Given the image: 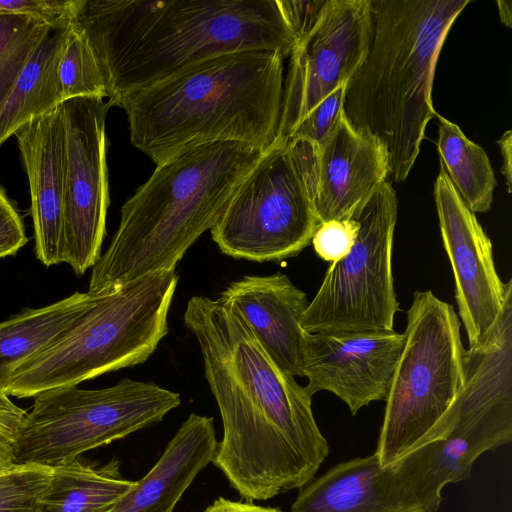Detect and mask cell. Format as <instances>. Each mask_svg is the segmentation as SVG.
Returning <instances> with one entry per match:
<instances>
[{"instance_id":"17","label":"cell","mask_w":512,"mask_h":512,"mask_svg":"<svg viewBox=\"0 0 512 512\" xmlns=\"http://www.w3.org/2000/svg\"><path fill=\"white\" fill-rule=\"evenodd\" d=\"M29 183L35 254L45 266L63 262L65 131L60 105L15 135Z\"/></svg>"},{"instance_id":"18","label":"cell","mask_w":512,"mask_h":512,"mask_svg":"<svg viewBox=\"0 0 512 512\" xmlns=\"http://www.w3.org/2000/svg\"><path fill=\"white\" fill-rule=\"evenodd\" d=\"M220 300L246 324L268 356L285 372L302 375V345L306 331L301 318L307 295L287 275L244 276L230 283Z\"/></svg>"},{"instance_id":"26","label":"cell","mask_w":512,"mask_h":512,"mask_svg":"<svg viewBox=\"0 0 512 512\" xmlns=\"http://www.w3.org/2000/svg\"><path fill=\"white\" fill-rule=\"evenodd\" d=\"M63 101L73 98H107L106 82L97 58L80 26H67L58 67Z\"/></svg>"},{"instance_id":"32","label":"cell","mask_w":512,"mask_h":512,"mask_svg":"<svg viewBox=\"0 0 512 512\" xmlns=\"http://www.w3.org/2000/svg\"><path fill=\"white\" fill-rule=\"evenodd\" d=\"M27 242L22 216L0 184V259L16 255Z\"/></svg>"},{"instance_id":"9","label":"cell","mask_w":512,"mask_h":512,"mask_svg":"<svg viewBox=\"0 0 512 512\" xmlns=\"http://www.w3.org/2000/svg\"><path fill=\"white\" fill-rule=\"evenodd\" d=\"M180 394L153 382L124 378L101 389H53L34 398L14 444L15 463L48 467L79 458L159 423Z\"/></svg>"},{"instance_id":"10","label":"cell","mask_w":512,"mask_h":512,"mask_svg":"<svg viewBox=\"0 0 512 512\" xmlns=\"http://www.w3.org/2000/svg\"><path fill=\"white\" fill-rule=\"evenodd\" d=\"M398 200L383 182L349 216L358 223L349 252L331 263L301 318L308 333L394 330L400 311L392 271Z\"/></svg>"},{"instance_id":"5","label":"cell","mask_w":512,"mask_h":512,"mask_svg":"<svg viewBox=\"0 0 512 512\" xmlns=\"http://www.w3.org/2000/svg\"><path fill=\"white\" fill-rule=\"evenodd\" d=\"M177 282L175 270H162L97 294L78 324L21 364L3 390L8 396L35 398L144 363L168 333Z\"/></svg>"},{"instance_id":"28","label":"cell","mask_w":512,"mask_h":512,"mask_svg":"<svg viewBox=\"0 0 512 512\" xmlns=\"http://www.w3.org/2000/svg\"><path fill=\"white\" fill-rule=\"evenodd\" d=\"M52 467L14 463L0 470V512H36Z\"/></svg>"},{"instance_id":"1","label":"cell","mask_w":512,"mask_h":512,"mask_svg":"<svg viewBox=\"0 0 512 512\" xmlns=\"http://www.w3.org/2000/svg\"><path fill=\"white\" fill-rule=\"evenodd\" d=\"M195 335L223 437L213 464L248 502L309 483L329 453L305 386L264 351L222 300L193 296L184 313Z\"/></svg>"},{"instance_id":"14","label":"cell","mask_w":512,"mask_h":512,"mask_svg":"<svg viewBox=\"0 0 512 512\" xmlns=\"http://www.w3.org/2000/svg\"><path fill=\"white\" fill-rule=\"evenodd\" d=\"M405 343L404 333L361 331L308 333L302 345V375L313 396L329 391L355 415L373 401H386Z\"/></svg>"},{"instance_id":"35","label":"cell","mask_w":512,"mask_h":512,"mask_svg":"<svg viewBox=\"0 0 512 512\" xmlns=\"http://www.w3.org/2000/svg\"><path fill=\"white\" fill-rule=\"evenodd\" d=\"M203 512H283L279 508L263 507L253 504L252 502H237L225 499L223 497L217 498L211 505H209Z\"/></svg>"},{"instance_id":"2","label":"cell","mask_w":512,"mask_h":512,"mask_svg":"<svg viewBox=\"0 0 512 512\" xmlns=\"http://www.w3.org/2000/svg\"><path fill=\"white\" fill-rule=\"evenodd\" d=\"M284 57L250 50L221 55L123 94L131 144L158 164L202 144L270 149L277 140Z\"/></svg>"},{"instance_id":"11","label":"cell","mask_w":512,"mask_h":512,"mask_svg":"<svg viewBox=\"0 0 512 512\" xmlns=\"http://www.w3.org/2000/svg\"><path fill=\"white\" fill-rule=\"evenodd\" d=\"M103 98L60 104L65 131L63 262L83 275L101 256L109 207L106 116Z\"/></svg>"},{"instance_id":"31","label":"cell","mask_w":512,"mask_h":512,"mask_svg":"<svg viewBox=\"0 0 512 512\" xmlns=\"http://www.w3.org/2000/svg\"><path fill=\"white\" fill-rule=\"evenodd\" d=\"M80 0H0V14H25L53 27H66L74 20Z\"/></svg>"},{"instance_id":"29","label":"cell","mask_w":512,"mask_h":512,"mask_svg":"<svg viewBox=\"0 0 512 512\" xmlns=\"http://www.w3.org/2000/svg\"><path fill=\"white\" fill-rule=\"evenodd\" d=\"M346 84L337 87L318 102L288 139H301L318 147L333 131L343 114Z\"/></svg>"},{"instance_id":"21","label":"cell","mask_w":512,"mask_h":512,"mask_svg":"<svg viewBox=\"0 0 512 512\" xmlns=\"http://www.w3.org/2000/svg\"><path fill=\"white\" fill-rule=\"evenodd\" d=\"M97 299L89 292L72 295L41 308L22 310L0 322V387L25 361L65 336Z\"/></svg>"},{"instance_id":"6","label":"cell","mask_w":512,"mask_h":512,"mask_svg":"<svg viewBox=\"0 0 512 512\" xmlns=\"http://www.w3.org/2000/svg\"><path fill=\"white\" fill-rule=\"evenodd\" d=\"M296 40L277 0H169L116 66L111 106L128 91L225 54L270 50L284 58Z\"/></svg>"},{"instance_id":"13","label":"cell","mask_w":512,"mask_h":512,"mask_svg":"<svg viewBox=\"0 0 512 512\" xmlns=\"http://www.w3.org/2000/svg\"><path fill=\"white\" fill-rule=\"evenodd\" d=\"M422 453L388 466L375 453L342 462L303 486L291 512H436L442 490Z\"/></svg>"},{"instance_id":"7","label":"cell","mask_w":512,"mask_h":512,"mask_svg":"<svg viewBox=\"0 0 512 512\" xmlns=\"http://www.w3.org/2000/svg\"><path fill=\"white\" fill-rule=\"evenodd\" d=\"M375 454L391 465L452 428L464 387L460 320L431 290L415 291Z\"/></svg>"},{"instance_id":"34","label":"cell","mask_w":512,"mask_h":512,"mask_svg":"<svg viewBox=\"0 0 512 512\" xmlns=\"http://www.w3.org/2000/svg\"><path fill=\"white\" fill-rule=\"evenodd\" d=\"M25 416L0 413V470L15 463L14 444Z\"/></svg>"},{"instance_id":"38","label":"cell","mask_w":512,"mask_h":512,"mask_svg":"<svg viewBox=\"0 0 512 512\" xmlns=\"http://www.w3.org/2000/svg\"><path fill=\"white\" fill-rule=\"evenodd\" d=\"M496 4H497V7H498L499 17H500L501 22L505 26L511 28L512 27V7H511V2L510 1L497 0Z\"/></svg>"},{"instance_id":"15","label":"cell","mask_w":512,"mask_h":512,"mask_svg":"<svg viewBox=\"0 0 512 512\" xmlns=\"http://www.w3.org/2000/svg\"><path fill=\"white\" fill-rule=\"evenodd\" d=\"M434 200L443 246L454 275L459 315L472 346L495 322L512 281L504 283L500 279L490 238L441 167L434 184Z\"/></svg>"},{"instance_id":"33","label":"cell","mask_w":512,"mask_h":512,"mask_svg":"<svg viewBox=\"0 0 512 512\" xmlns=\"http://www.w3.org/2000/svg\"><path fill=\"white\" fill-rule=\"evenodd\" d=\"M282 15L296 42L316 24L327 0H277Z\"/></svg>"},{"instance_id":"24","label":"cell","mask_w":512,"mask_h":512,"mask_svg":"<svg viewBox=\"0 0 512 512\" xmlns=\"http://www.w3.org/2000/svg\"><path fill=\"white\" fill-rule=\"evenodd\" d=\"M135 484L121 475L116 458L96 464L79 457L52 467L36 512H104Z\"/></svg>"},{"instance_id":"37","label":"cell","mask_w":512,"mask_h":512,"mask_svg":"<svg viewBox=\"0 0 512 512\" xmlns=\"http://www.w3.org/2000/svg\"><path fill=\"white\" fill-rule=\"evenodd\" d=\"M0 413L11 414L17 416H25L27 412L16 404H14L10 397L5 393L3 388L0 387Z\"/></svg>"},{"instance_id":"20","label":"cell","mask_w":512,"mask_h":512,"mask_svg":"<svg viewBox=\"0 0 512 512\" xmlns=\"http://www.w3.org/2000/svg\"><path fill=\"white\" fill-rule=\"evenodd\" d=\"M217 444L213 418L191 413L151 470L104 512H174L196 476L213 462Z\"/></svg>"},{"instance_id":"22","label":"cell","mask_w":512,"mask_h":512,"mask_svg":"<svg viewBox=\"0 0 512 512\" xmlns=\"http://www.w3.org/2000/svg\"><path fill=\"white\" fill-rule=\"evenodd\" d=\"M66 33L67 26L52 27L21 71L0 108V147L63 102L58 67Z\"/></svg>"},{"instance_id":"36","label":"cell","mask_w":512,"mask_h":512,"mask_svg":"<svg viewBox=\"0 0 512 512\" xmlns=\"http://www.w3.org/2000/svg\"><path fill=\"white\" fill-rule=\"evenodd\" d=\"M502 156L501 173L504 175L508 192H511L512 186V132L507 130L497 141Z\"/></svg>"},{"instance_id":"23","label":"cell","mask_w":512,"mask_h":512,"mask_svg":"<svg viewBox=\"0 0 512 512\" xmlns=\"http://www.w3.org/2000/svg\"><path fill=\"white\" fill-rule=\"evenodd\" d=\"M169 0H80L75 21L84 32L106 87L128 49Z\"/></svg>"},{"instance_id":"12","label":"cell","mask_w":512,"mask_h":512,"mask_svg":"<svg viewBox=\"0 0 512 512\" xmlns=\"http://www.w3.org/2000/svg\"><path fill=\"white\" fill-rule=\"evenodd\" d=\"M373 34L372 0H327L316 24L289 55L276 141H286L326 95L360 67Z\"/></svg>"},{"instance_id":"16","label":"cell","mask_w":512,"mask_h":512,"mask_svg":"<svg viewBox=\"0 0 512 512\" xmlns=\"http://www.w3.org/2000/svg\"><path fill=\"white\" fill-rule=\"evenodd\" d=\"M388 176L385 147L354 128L343 111L329 136L314 146L313 191L320 223L348 218Z\"/></svg>"},{"instance_id":"30","label":"cell","mask_w":512,"mask_h":512,"mask_svg":"<svg viewBox=\"0 0 512 512\" xmlns=\"http://www.w3.org/2000/svg\"><path fill=\"white\" fill-rule=\"evenodd\" d=\"M357 229L358 223L352 217L321 222L311 243L321 259L333 263L349 252Z\"/></svg>"},{"instance_id":"25","label":"cell","mask_w":512,"mask_h":512,"mask_svg":"<svg viewBox=\"0 0 512 512\" xmlns=\"http://www.w3.org/2000/svg\"><path fill=\"white\" fill-rule=\"evenodd\" d=\"M435 116L440 167L473 213L488 212L497 181L485 150L468 139L457 124L437 112Z\"/></svg>"},{"instance_id":"8","label":"cell","mask_w":512,"mask_h":512,"mask_svg":"<svg viewBox=\"0 0 512 512\" xmlns=\"http://www.w3.org/2000/svg\"><path fill=\"white\" fill-rule=\"evenodd\" d=\"M314 147L276 141L236 188L210 229L230 257L278 262L297 256L320 224L313 191Z\"/></svg>"},{"instance_id":"19","label":"cell","mask_w":512,"mask_h":512,"mask_svg":"<svg viewBox=\"0 0 512 512\" xmlns=\"http://www.w3.org/2000/svg\"><path fill=\"white\" fill-rule=\"evenodd\" d=\"M512 440V394L496 385L465 384L455 422L441 439L423 445L432 476L443 489L470 477L475 460Z\"/></svg>"},{"instance_id":"27","label":"cell","mask_w":512,"mask_h":512,"mask_svg":"<svg viewBox=\"0 0 512 512\" xmlns=\"http://www.w3.org/2000/svg\"><path fill=\"white\" fill-rule=\"evenodd\" d=\"M53 26L25 14H0V108L29 58Z\"/></svg>"},{"instance_id":"4","label":"cell","mask_w":512,"mask_h":512,"mask_svg":"<svg viewBox=\"0 0 512 512\" xmlns=\"http://www.w3.org/2000/svg\"><path fill=\"white\" fill-rule=\"evenodd\" d=\"M470 0H372L373 34L345 88L344 114L379 140L389 176L404 181L436 111L432 87L439 54Z\"/></svg>"},{"instance_id":"3","label":"cell","mask_w":512,"mask_h":512,"mask_svg":"<svg viewBox=\"0 0 512 512\" xmlns=\"http://www.w3.org/2000/svg\"><path fill=\"white\" fill-rule=\"evenodd\" d=\"M265 152L236 142L207 143L156 164L122 206L110 245L92 267L87 292L110 293L144 275L175 270Z\"/></svg>"}]
</instances>
